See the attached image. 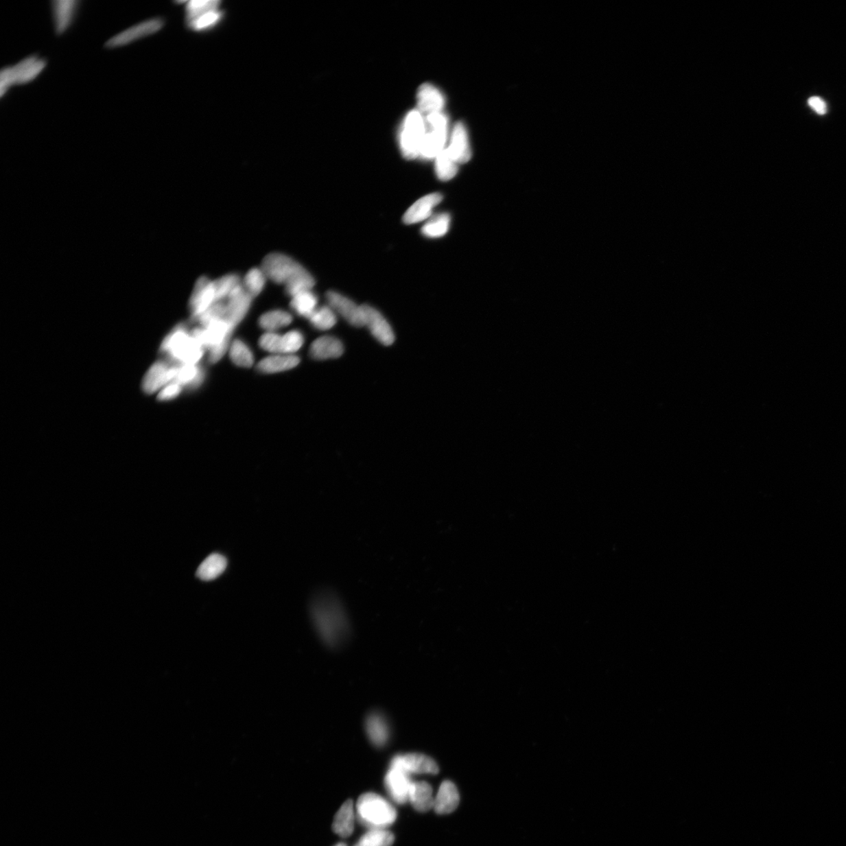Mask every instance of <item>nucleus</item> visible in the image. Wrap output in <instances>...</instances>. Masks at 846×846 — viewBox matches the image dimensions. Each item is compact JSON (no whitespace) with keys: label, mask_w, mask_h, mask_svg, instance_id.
I'll list each match as a JSON object with an SVG mask.
<instances>
[{"label":"nucleus","mask_w":846,"mask_h":846,"mask_svg":"<svg viewBox=\"0 0 846 846\" xmlns=\"http://www.w3.org/2000/svg\"><path fill=\"white\" fill-rule=\"evenodd\" d=\"M309 616L315 631L325 644H341L350 633V621L338 595L331 590L315 594L309 604Z\"/></svg>","instance_id":"nucleus-1"},{"label":"nucleus","mask_w":846,"mask_h":846,"mask_svg":"<svg viewBox=\"0 0 846 846\" xmlns=\"http://www.w3.org/2000/svg\"><path fill=\"white\" fill-rule=\"evenodd\" d=\"M162 351L172 364H196L202 358L204 349L192 336L191 331H188L187 326L181 324L176 326L165 339Z\"/></svg>","instance_id":"nucleus-2"},{"label":"nucleus","mask_w":846,"mask_h":846,"mask_svg":"<svg viewBox=\"0 0 846 846\" xmlns=\"http://www.w3.org/2000/svg\"><path fill=\"white\" fill-rule=\"evenodd\" d=\"M357 817L362 825L372 829H386L397 819V811L380 795L366 793L357 803Z\"/></svg>","instance_id":"nucleus-3"},{"label":"nucleus","mask_w":846,"mask_h":846,"mask_svg":"<svg viewBox=\"0 0 846 846\" xmlns=\"http://www.w3.org/2000/svg\"><path fill=\"white\" fill-rule=\"evenodd\" d=\"M47 62L38 56H30L18 64L4 68L0 73V94L3 97L11 87L29 84L36 80L45 69Z\"/></svg>","instance_id":"nucleus-4"},{"label":"nucleus","mask_w":846,"mask_h":846,"mask_svg":"<svg viewBox=\"0 0 846 846\" xmlns=\"http://www.w3.org/2000/svg\"><path fill=\"white\" fill-rule=\"evenodd\" d=\"M427 132V125L423 115L419 110L409 113L403 121L400 145L403 156L414 159L420 156V151Z\"/></svg>","instance_id":"nucleus-5"},{"label":"nucleus","mask_w":846,"mask_h":846,"mask_svg":"<svg viewBox=\"0 0 846 846\" xmlns=\"http://www.w3.org/2000/svg\"><path fill=\"white\" fill-rule=\"evenodd\" d=\"M425 125H427V132H425L419 157L425 159L436 158L446 148L447 134H449V119L443 113H436L427 116Z\"/></svg>","instance_id":"nucleus-6"},{"label":"nucleus","mask_w":846,"mask_h":846,"mask_svg":"<svg viewBox=\"0 0 846 846\" xmlns=\"http://www.w3.org/2000/svg\"><path fill=\"white\" fill-rule=\"evenodd\" d=\"M304 268L289 256L282 253H270L263 259L262 270L267 278L285 285Z\"/></svg>","instance_id":"nucleus-7"},{"label":"nucleus","mask_w":846,"mask_h":846,"mask_svg":"<svg viewBox=\"0 0 846 846\" xmlns=\"http://www.w3.org/2000/svg\"><path fill=\"white\" fill-rule=\"evenodd\" d=\"M218 302L214 281L207 277L198 279L190 298L191 318L196 320Z\"/></svg>","instance_id":"nucleus-8"},{"label":"nucleus","mask_w":846,"mask_h":846,"mask_svg":"<svg viewBox=\"0 0 846 846\" xmlns=\"http://www.w3.org/2000/svg\"><path fill=\"white\" fill-rule=\"evenodd\" d=\"M163 25L164 22L161 19H153L143 21L141 23L132 26L130 29L110 38L106 43V47L108 48H116L129 45L131 43L154 34V33L161 30Z\"/></svg>","instance_id":"nucleus-9"},{"label":"nucleus","mask_w":846,"mask_h":846,"mask_svg":"<svg viewBox=\"0 0 846 846\" xmlns=\"http://www.w3.org/2000/svg\"><path fill=\"white\" fill-rule=\"evenodd\" d=\"M364 326L381 344L390 346L395 341V336L390 325L381 314L371 306L362 305Z\"/></svg>","instance_id":"nucleus-10"},{"label":"nucleus","mask_w":846,"mask_h":846,"mask_svg":"<svg viewBox=\"0 0 846 846\" xmlns=\"http://www.w3.org/2000/svg\"><path fill=\"white\" fill-rule=\"evenodd\" d=\"M329 307L335 313H338L346 322L355 327H363L364 316L362 306L342 296L339 292L330 291L326 295Z\"/></svg>","instance_id":"nucleus-11"},{"label":"nucleus","mask_w":846,"mask_h":846,"mask_svg":"<svg viewBox=\"0 0 846 846\" xmlns=\"http://www.w3.org/2000/svg\"><path fill=\"white\" fill-rule=\"evenodd\" d=\"M390 766L401 768L408 774H438V764L431 757L419 753L397 755L392 759Z\"/></svg>","instance_id":"nucleus-12"},{"label":"nucleus","mask_w":846,"mask_h":846,"mask_svg":"<svg viewBox=\"0 0 846 846\" xmlns=\"http://www.w3.org/2000/svg\"><path fill=\"white\" fill-rule=\"evenodd\" d=\"M412 784L410 774L397 767L390 766L385 777L386 788L398 804L408 801Z\"/></svg>","instance_id":"nucleus-13"},{"label":"nucleus","mask_w":846,"mask_h":846,"mask_svg":"<svg viewBox=\"0 0 846 846\" xmlns=\"http://www.w3.org/2000/svg\"><path fill=\"white\" fill-rule=\"evenodd\" d=\"M252 297L240 285L231 293L226 303V319L236 327L250 309Z\"/></svg>","instance_id":"nucleus-14"},{"label":"nucleus","mask_w":846,"mask_h":846,"mask_svg":"<svg viewBox=\"0 0 846 846\" xmlns=\"http://www.w3.org/2000/svg\"><path fill=\"white\" fill-rule=\"evenodd\" d=\"M447 153L457 164L467 163L471 158L467 130L465 125L458 123L453 128Z\"/></svg>","instance_id":"nucleus-15"},{"label":"nucleus","mask_w":846,"mask_h":846,"mask_svg":"<svg viewBox=\"0 0 846 846\" xmlns=\"http://www.w3.org/2000/svg\"><path fill=\"white\" fill-rule=\"evenodd\" d=\"M443 196L439 193H430L419 199L403 215V222L413 224L430 219L432 217L434 209L441 202Z\"/></svg>","instance_id":"nucleus-16"},{"label":"nucleus","mask_w":846,"mask_h":846,"mask_svg":"<svg viewBox=\"0 0 846 846\" xmlns=\"http://www.w3.org/2000/svg\"><path fill=\"white\" fill-rule=\"evenodd\" d=\"M417 103L419 112L428 116L441 113L445 106V97L438 88L425 84L418 91Z\"/></svg>","instance_id":"nucleus-17"},{"label":"nucleus","mask_w":846,"mask_h":846,"mask_svg":"<svg viewBox=\"0 0 846 846\" xmlns=\"http://www.w3.org/2000/svg\"><path fill=\"white\" fill-rule=\"evenodd\" d=\"M78 3L74 0H58L52 3L54 23L57 34H63L73 24Z\"/></svg>","instance_id":"nucleus-18"},{"label":"nucleus","mask_w":846,"mask_h":846,"mask_svg":"<svg viewBox=\"0 0 846 846\" xmlns=\"http://www.w3.org/2000/svg\"><path fill=\"white\" fill-rule=\"evenodd\" d=\"M460 797L454 784L445 781L441 784L434 799V810L440 815L449 814L460 804Z\"/></svg>","instance_id":"nucleus-19"},{"label":"nucleus","mask_w":846,"mask_h":846,"mask_svg":"<svg viewBox=\"0 0 846 846\" xmlns=\"http://www.w3.org/2000/svg\"><path fill=\"white\" fill-rule=\"evenodd\" d=\"M344 347L341 341L333 336H322L315 340L309 353L316 360L338 358L344 353Z\"/></svg>","instance_id":"nucleus-20"},{"label":"nucleus","mask_w":846,"mask_h":846,"mask_svg":"<svg viewBox=\"0 0 846 846\" xmlns=\"http://www.w3.org/2000/svg\"><path fill=\"white\" fill-rule=\"evenodd\" d=\"M173 364L176 368L174 383L187 389H197L202 384L204 372L198 364Z\"/></svg>","instance_id":"nucleus-21"},{"label":"nucleus","mask_w":846,"mask_h":846,"mask_svg":"<svg viewBox=\"0 0 846 846\" xmlns=\"http://www.w3.org/2000/svg\"><path fill=\"white\" fill-rule=\"evenodd\" d=\"M434 799L432 788L428 783L412 782L408 801L414 810L425 812L434 809Z\"/></svg>","instance_id":"nucleus-22"},{"label":"nucleus","mask_w":846,"mask_h":846,"mask_svg":"<svg viewBox=\"0 0 846 846\" xmlns=\"http://www.w3.org/2000/svg\"><path fill=\"white\" fill-rule=\"evenodd\" d=\"M355 814L353 801L347 800L334 817L333 830L342 838H348L355 830Z\"/></svg>","instance_id":"nucleus-23"},{"label":"nucleus","mask_w":846,"mask_h":846,"mask_svg":"<svg viewBox=\"0 0 846 846\" xmlns=\"http://www.w3.org/2000/svg\"><path fill=\"white\" fill-rule=\"evenodd\" d=\"M300 362V358L292 355H273L259 362L257 369L262 373H278L296 367Z\"/></svg>","instance_id":"nucleus-24"},{"label":"nucleus","mask_w":846,"mask_h":846,"mask_svg":"<svg viewBox=\"0 0 846 846\" xmlns=\"http://www.w3.org/2000/svg\"><path fill=\"white\" fill-rule=\"evenodd\" d=\"M366 731L371 742L377 747H383L388 742L390 731L388 724L381 715L372 714L366 721Z\"/></svg>","instance_id":"nucleus-25"},{"label":"nucleus","mask_w":846,"mask_h":846,"mask_svg":"<svg viewBox=\"0 0 846 846\" xmlns=\"http://www.w3.org/2000/svg\"><path fill=\"white\" fill-rule=\"evenodd\" d=\"M228 566L226 557L220 554H213L204 560L197 569V577L202 580H212L222 574Z\"/></svg>","instance_id":"nucleus-26"},{"label":"nucleus","mask_w":846,"mask_h":846,"mask_svg":"<svg viewBox=\"0 0 846 846\" xmlns=\"http://www.w3.org/2000/svg\"><path fill=\"white\" fill-rule=\"evenodd\" d=\"M451 215L443 213L432 215L422 228V234L429 239H438L445 236L449 231Z\"/></svg>","instance_id":"nucleus-27"},{"label":"nucleus","mask_w":846,"mask_h":846,"mask_svg":"<svg viewBox=\"0 0 846 846\" xmlns=\"http://www.w3.org/2000/svg\"><path fill=\"white\" fill-rule=\"evenodd\" d=\"M290 305L296 314L309 318L318 308V297L312 290L303 292L292 297Z\"/></svg>","instance_id":"nucleus-28"},{"label":"nucleus","mask_w":846,"mask_h":846,"mask_svg":"<svg viewBox=\"0 0 846 846\" xmlns=\"http://www.w3.org/2000/svg\"><path fill=\"white\" fill-rule=\"evenodd\" d=\"M292 322V317L290 313L281 311V309H275V311L263 314L259 320V325L269 333H274L275 330L286 327Z\"/></svg>","instance_id":"nucleus-29"},{"label":"nucleus","mask_w":846,"mask_h":846,"mask_svg":"<svg viewBox=\"0 0 846 846\" xmlns=\"http://www.w3.org/2000/svg\"><path fill=\"white\" fill-rule=\"evenodd\" d=\"M435 159V172L439 180L449 181L455 178L458 164L449 156L446 148Z\"/></svg>","instance_id":"nucleus-30"},{"label":"nucleus","mask_w":846,"mask_h":846,"mask_svg":"<svg viewBox=\"0 0 846 846\" xmlns=\"http://www.w3.org/2000/svg\"><path fill=\"white\" fill-rule=\"evenodd\" d=\"M395 836L386 829H372L355 846H392Z\"/></svg>","instance_id":"nucleus-31"},{"label":"nucleus","mask_w":846,"mask_h":846,"mask_svg":"<svg viewBox=\"0 0 846 846\" xmlns=\"http://www.w3.org/2000/svg\"><path fill=\"white\" fill-rule=\"evenodd\" d=\"M230 357L236 366L242 368H250L254 363L252 351L240 340H235L231 344Z\"/></svg>","instance_id":"nucleus-32"},{"label":"nucleus","mask_w":846,"mask_h":846,"mask_svg":"<svg viewBox=\"0 0 846 846\" xmlns=\"http://www.w3.org/2000/svg\"><path fill=\"white\" fill-rule=\"evenodd\" d=\"M267 276L263 270L252 268L245 276L243 287L252 298L261 294L266 284Z\"/></svg>","instance_id":"nucleus-33"},{"label":"nucleus","mask_w":846,"mask_h":846,"mask_svg":"<svg viewBox=\"0 0 846 846\" xmlns=\"http://www.w3.org/2000/svg\"><path fill=\"white\" fill-rule=\"evenodd\" d=\"M315 281L312 275L306 269L298 273L285 285V292L291 297L298 293L312 290Z\"/></svg>","instance_id":"nucleus-34"},{"label":"nucleus","mask_w":846,"mask_h":846,"mask_svg":"<svg viewBox=\"0 0 846 846\" xmlns=\"http://www.w3.org/2000/svg\"><path fill=\"white\" fill-rule=\"evenodd\" d=\"M309 319L314 327L319 330L333 328L337 322L333 309L326 306L317 308Z\"/></svg>","instance_id":"nucleus-35"},{"label":"nucleus","mask_w":846,"mask_h":846,"mask_svg":"<svg viewBox=\"0 0 846 846\" xmlns=\"http://www.w3.org/2000/svg\"><path fill=\"white\" fill-rule=\"evenodd\" d=\"M214 284L218 302L228 300L236 287L242 285L239 276L235 274L223 276L222 278L214 281Z\"/></svg>","instance_id":"nucleus-36"},{"label":"nucleus","mask_w":846,"mask_h":846,"mask_svg":"<svg viewBox=\"0 0 846 846\" xmlns=\"http://www.w3.org/2000/svg\"><path fill=\"white\" fill-rule=\"evenodd\" d=\"M221 18H222V12L219 8L208 11L195 19L187 21V25L193 31H204L218 25Z\"/></svg>","instance_id":"nucleus-37"},{"label":"nucleus","mask_w":846,"mask_h":846,"mask_svg":"<svg viewBox=\"0 0 846 846\" xmlns=\"http://www.w3.org/2000/svg\"><path fill=\"white\" fill-rule=\"evenodd\" d=\"M220 2L218 0H192L188 2L186 8V21L196 18L208 11L220 8Z\"/></svg>","instance_id":"nucleus-38"},{"label":"nucleus","mask_w":846,"mask_h":846,"mask_svg":"<svg viewBox=\"0 0 846 846\" xmlns=\"http://www.w3.org/2000/svg\"><path fill=\"white\" fill-rule=\"evenodd\" d=\"M304 342L301 331L292 330L282 336V353L292 355L301 349Z\"/></svg>","instance_id":"nucleus-39"},{"label":"nucleus","mask_w":846,"mask_h":846,"mask_svg":"<svg viewBox=\"0 0 846 846\" xmlns=\"http://www.w3.org/2000/svg\"><path fill=\"white\" fill-rule=\"evenodd\" d=\"M259 346L264 351L282 355V336L268 331L259 339Z\"/></svg>","instance_id":"nucleus-40"},{"label":"nucleus","mask_w":846,"mask_h":846,"mask_svg":"<svg viewBox=\"0 0 846 846\" xmlns=\"http://www.w3.org/2000/svg\"><path fill=\"white\" fill-rule=\"evenodd\" d=\"M182 387L180 384L173 383L165 386L158 395V399L161 401L172 400L174 398L180 395Z\"/></svg>","instance_id":"nucleus-41"},{"label":"nucleus","mask_w":846,"mask_h":846,"mask_svg":"<svg viewBox=\"0 0 846 846\" xmlns=\"http://www.w3.org/2000/svg\"><path fill=\"white\" fill-rule=\"evenodd\" d=\"M808 104L810 108L818 115H823L827 113V103L820 97H811L808 99Z\"/></svg>","instance_id":"nucleus-42"},{"label":"nucleus","mask_w":846,"mask_h":846,"mask_svg":"<svg viewBox=\"0 0 846 846\" xmlns=\"http://www.w3.org/2000/svg\"><path fill=\"white\" fill-rule=\"evenodd\" d=\"M334 846H346V845L345 843H341L336 844Z\"/></svg>","instance_id":"nucleus-43"}]
</instances>
